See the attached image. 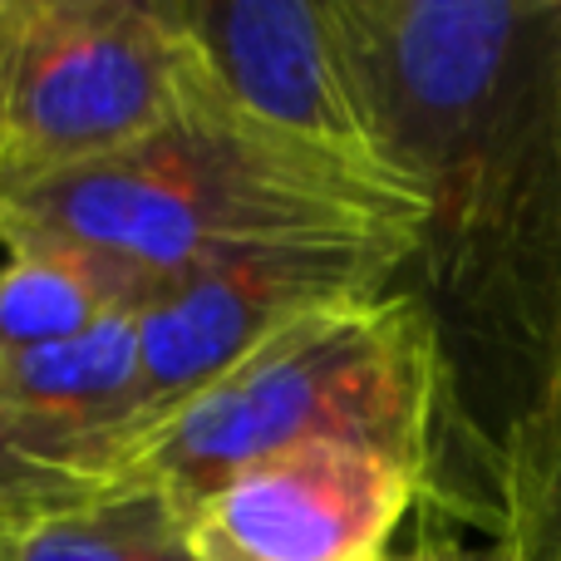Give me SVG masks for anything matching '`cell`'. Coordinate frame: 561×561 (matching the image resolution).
<instances>
[{"mask_svg": "<svg viewBox=\"0 0 561 561\" xmlns=\"http://www.w3.org/2000/svg\"><path fill=\"white\" fill-rule=\"evenodd\" d=\"M114 488V448L0 409V527H35Z\"/></svg>", "mask_w": 561, "mask_h": 561, "instance_id": "11", "label": "cell"}, {"mask_svg": "<svg viewBox=\"0 0 561 561\" xmlns=\"http://www.w3.org/2000/svg\"><path fill=\"white\" fill-rule=\"evenodd\" d=\"M10 561H197L187 517L153 488H108L79 507L39 517Z\"/></svg>", "mask_w": 561, "mask_h": 561, "instance_id": "10", "label": "cell"}, {"mask_svg": "<svg viewBox=\"0 0 561 561\" xmlns=\"http://www.w3.org/2000/svg\"><path fill=\"white\" fill-rule=\"evenodd\" d=\"M409 252L414 247L394 237H296L242 247L163 280L134 310L144 350V409L134 428L193 399L276 330L394 290Z\"/></svg>", "mask_w": 561, "mask_h": 561, "instance_id": "5", "label": "cell"}, {"mask_svg": "<svg viewBox=\"0 0 561 561\" xmlns=\"http://www.w3.org/2000/svg\"><path fill=\"white\" fill-rule=\"evenodd\" d=\"M15 527H0V561H10V557H15Z\"/></svg>", "mask_w": 561, "mask_h": 561, "instance_id": "16", "label": "cell"}, {"mask_svg": "<svg viewBox=\"0 0 561 561\" xmlns=\"http://www.w3.org/2000/svg\"><path fill=\"white\" fill-rule=\"evenodd\" d=\"M0 217L124 272L163 280L242 247L296 237H394L414 247V187L300 148L242 118L222 94L144 144L0 193Z\"/></svg>", "mask_w": 561, "mask_h": 561, "instance_id": "2", "label": "cell"}, {"mask_svg": "<svg viewBox=\"0 0 561 561\" xmlns=\"http://www.w3.org/2000/svg\"><path fill=\"white\" fill-rule=\"evenodd\" d=\"M217 94L256 128L359 173L404 178L379 153L335 0H173ZM409 187V183H404Z\"/></svg>", "mask_w": 561, "mask_h": 561, "instance_id": "6", "label": "cell"}, {"mask_svg": "<svg viewBox=\"0 0 561 561\" xmlns=\"http://www.w3.org/2000/svg\"><path fill=\"white\" fill-rule=\"evenodd\" d=\"M30 10H35V0H0V79H5L10 59H15V45L30 25Z\"/></svg>", "mask_w": 561, "mask_h": 561, "instance_id": "15", "label": "cell"}, {"mask_svg": "<svg viewBox=\"0 0 561 561\" xmlns=\"http://www.w3.org/2000/svg\"><path fill=\"white\" fill-rule=\"evenodd\" d=\"M424 478L355 444L247 463L187 507L197 561H385Z\"/></svg>", "mask_w": 561, "mask_h": 561, "instance_id": "7", "label": "cell"}, {"mask_svg": "<svg viewBox=\"0 0 561 561\" xmlns=\"http://www.w3.org/2000/svg\"><path fill=\"white\" fill-rule=\"evenodd\" d=\"M385 561H517V557L507 542H488V537L478 547L458 542V537H444V542H424V547H414V552L385 557Z\"/></svg>", "mask_w": 561, "mask_h": 561, "instance_id": "13", "label": "cell"}, {"mask_svg": "<svg viewBox=\"0 0 561 561\" xmlns=\"http://www.w3.org/2000/svg\"><path fill=\"white\" fill-rule=\"evenodd\" d=\"M379 153L419 193L399 286L444 365L434 493L488 542L561 404L552 0H335Z\"/></svg>", "mask_w": 561, "mask_h": 561, "instance_id": "1", "label": "cell"}, {"mask_svg": "<svg viewBox=\"0 0 561 561\" xmlns=\"http://www.w3.org/2000/svg\"><path fill=\"white\" fill-rule=\"evenodd\" d=\"M497 542L513 547L517 561H561V454H552L537 478L507 503Z\"/></svg>", "mask_w": 561, "mask_h": 561, "instance_id": "12", "label": "cell"}, {"mask_svg": "<svg viewBox=\"0 0 561 561\" xmlns=\"http://www.w3.org/2000/svg\"><path fill=\"white\" fill-rule=\"evenodd\" d=\"M444 438V365L424 306L404 286L276 330L114 454V488H153L187 507L222 478L286 448L355 444L424 478Z\"/></svg>", "mask_w": 561, "mask_h": 561, "instance_id": "3", "label": "cell"}, {"mask_svg": "<svg viewBox=\"0 0 561 561\" xmlns=\"http://www.w3.org/2000/svg\"><path fill=\"white\" fill-rule=\"evenodd\" d=\"M0 409L69 434L104 438L118 454L144 409V350H138L134 310H118L55 345L5 355Z\"/></svg>", "mask_w": 561, "mask_h": 561, "instance_id": "8", "label": "cell"}, {"mask_svg": "<svg viewBox=\"0 0 561 561\" xmlns=\"http://www.w3.org/2000/svg\"><path fill=\"white\" fill-rule=\"evenodd\" d=\"M148 300L124 272L0 217V359L55 345Z\"/></svg>", "mask_w": 561, "mask_h": 561, "instance_id": "9", "label": "cell"}, {"mask_svg": "<svg viewBox=\"0 0 561 561\" xmlns=\"http://www.w3.org/2000/svg\"><path fill=\"white\" fill-rule=\"evenodd\" d=\"M207 99L173 0H35L0 79V193L124 153Z\"/></svg>", "mask_w": 561, "mask_h": 561, "instance_id": "4", "label": "cell"}, {"mask_svg": "<svg viewBox=\"0 0 561 561\" xmlns=\"http://www.w3.org/2000/svg\"><path fill=\"white\" fill-rule=\"evenodd\" d=\"M552 25H557V118H561V0H552ZM552 454H561V404H557V419H552V428H547L542 448H537L533 468H527V473L517 478V488H513V493H507V503H513V497L523 493L527 483H533V478H537V468H542V463H547V458H552ZM503 513H507V507H503Z\"/></svg>", "mask_w": 561, "mask_h": 561, "instance_id": "14", "label": "cell"}]
</instances>
